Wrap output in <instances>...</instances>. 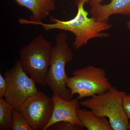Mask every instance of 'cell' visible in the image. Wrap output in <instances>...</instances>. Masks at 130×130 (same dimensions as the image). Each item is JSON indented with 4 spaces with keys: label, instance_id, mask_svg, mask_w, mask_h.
I'll return each mask as SVG.
<instances>
[{
    "label": "cell",
    "instance_id": "6da1fadb",
    "mask_svg": "<svg viewBox=\"0 0 130 130\" xmlns=\"http://www.w3.org/2000/svg\"><path fill=\"white\" fill-rule=\"evenodd\" d=\"M90 0H74L77 8L76 16L70 20L63 21L50 16L52 23L43 22L32 23L31 24L40 25L44 30L59 29L72 32L75 36L73 48L77 50L86 45L91 39L97 38H107L110 35L105 31L112 28L109 21H99L93 17H89L88 12L85 9L84 6L89 3Z\"/></svg>",
    "mask_w": 130,
    "mask_h": 130
},
{
    "label": "cell",
    "instance_id": "7a4b0ae2",
    "mask_svg": "<svg viewBox=\"0 0 130 130\" xmlns=\"http://www.w3.org/2000/svg\"><path fill=\"white\" fill-rule=\"evenodd\" d=\"M125 91L112 87L105 93L81 101L79 105L90 109L97 116L108 118L113 130L129 129V119L123 107Z\"/></svg>",
    "mask_w": 130,
    "mask_h": 130
},
{
    "label": "cell",
    "instance_id": "3957f363",
    "mask_svg": "<svg viewBox=\"0 0 130 130\" xmlns=\"http://www.w3.org/2000/svg\"><path fill=\"white\" fill-rule=\"evenodd\" d=\"M53 47L50 41L39 35L20 50L19 60L23 69L36 83L43 86L47 85Z\"/></svg>",
    "mask_w": 130,
    "mask_h": 130
},
{
    "label": "cell",
    "instance_id": "277c9868",
    "mask_svg": "<svg viewBox=\"0 0 130 130\" xmlns=\"http://www.w3.org/2000/svg\"><path fill=\"white\" fill-rule=\"evenodd\" d=\"M67 39V35L65 32H59L56 35L55 45L52 49V58L46 83L54 95L70 100L72 99L73 96L66 85L68 77L66 66L67 63L72 60L73 56L68 43Z\"/></svg>",
    "mask_w": 130,
    "mask_h": 130
},
{
    "label": "cell",
    "instance_id": "5b68a950",
    "mask_svg": "<svg viewBox=\"0 0 130 130\" xmlns=\"http://www.w3.org/2000/svg\"><path fill=\"white\" fill-rule=\"evenodd\" d=\"M72 75L68 77L66 85L72 96L78 94V100L105 93L113 87L101 68L89 65L75 70Z\"/></svg>",
    "mask_w": 130,
    "mask_h": 130
},
{
    "label": "cell",
    "instance_id": "8992f818",
    "mask_svg": "<svg viewBox=\"0 0 130 130\" xmlns=\"http://www.w3.org/2000/svg\"><path fill=\"white\" fill-rule=\"evenodd\" d=\"M4 77L7 85L5 99L13 109L19 111L26 100L39 92L36 83L27 76L19 60L11 69L6 71Z\"/></svg>",
    "mask_w": 130,
    "mask_h": 130
},
{
    "label": "cell",
    "instance_id": "52a82bcc",
    "mask_svg": "<svg viewBox=\"0 0 130 130\" xmlns=\"http://www.w3.org/2000/svg\"><path fill=\"white\" fill-rule=\"evenodd\" d=\"M53 108L52 97L39 91L26 100L19 111L33 130H45L51 119Z\"/></svg>",
    "mask_w": 130,
    "mask_h": 130
},
{
    "label": "cell",
    "instance_id": "ba28073f",
    "mask_svg": "<svg viewBox=\"0 0 130 130\" xmlns=\"http://www.w3.org/2000/svg\"><path fill=\"white\" fill-rule=\"evenodd\" d=\"M51 97L53 101V110L51 119L45 130L55 123L60 121L83 126L77 115L76 110L79 107V102L77 98L66 100L60 96L54 95Z\"/></svg>",
    "mask_w": 130,
    "mask_h": 130
},
{
    "label": "cell",
    "instance_id": "9c48e42d",
    "mask_svg": "<svg viewBox=\"0 0 130 130\" xmlns=\"http://www.w3.org/2000/svg\"><path fill=\"white\" fill-rule=\"evenodd\" d=\"M19 5L30 11L29 19L21 18L19 20L20 24H31L32 23L42 22L55 9L54 0H14Z\"/></svg>",
    "mask_w": 130,
    "mask_h": 130
},
{
    "label": "cell",
    "instance_id": "30bf717a",
    "mask_svg": "<svg viewBox=\"0 0 130 130\" xmlns=\"http://www.w3.org/2000/svg\"><path fill=\"white\" fill-rule=\"evenodd\" d=\"M90 12L99 21H108L110 16L115 14L130 16V0H111L108 4L91 7Z\"/></svg>",
    "mask_w": 130,
    "mask_h": 130
},
{
    "label": "cell",
    "instance_id": "8fae6325",
    "mask_svg": "<svg viewBox=\"0 0 130 130\" xmlns=\"http://www.w3.org/2000/svg\"><path fill=\"white\" fill-rule=\"evenodd\" d=\"M78 118L84 127L88 130H112L106 118L96 115L91 111L77 108Z\"/></svg>",
    "mask_w": 130,
    "mask_h": 130
},
{
    "label": "cell",
    "instance_id": "7c38bea8",
    "mask_svg": "<svg viewBox=\"0 0 130 130\" xmlns=\"http://www.w3.org/2000/svg\"><path fill=\"white\" fill-rule=\"evenodd\" d=\"M13 108L4 98H0V130L12 129Z\"/></svg>",
    "mask_w": 130,
    "mask_h": 130
},
{
    "label": "cell",
    "instance_id": "4fadbf2b",
    "mask_svg": "<svg viewBox=\"0 0 130 130\" xmlns=\"http://www.w3.org/2000/svg\"><path fill=\"white\" fill-rule=\"evenodd\" d=\"M12 130H33L20 112L13 109L12 120Z\"/></svg>",
    "mask_w": 130,
    "mask_h": 130
},
{
    "label": "cell",
    "instance_id": "5bb4252c",
    "mask_svg": "<svg viewBox=\"0 0 130 130\" xmlns=\"http://www.w3.org/2000/svg\"><path fill=\"white\" fill-rule=\"evenodd\" d=\"M84 127L81 125L74 124L69 122L60 121L52 125L47 130H81Z\"/></svg>",
    "mask_w": 130,
    "mask_h": 130
},
{
    "label": "cell",
    "instance_id": "9a60e30c",
    "mask_svg": "<svg viewBox=\"0 0 130 130\" xmlns=\"http://www.w3.org/2000/svg\"><path fill=\"white\" fill-rule=\"evenodd\" d=\"M123 107L128 119L130 120V94H126L123 98Z\"/></svg>",
    "mask_w": 130,
    "mask_h": 130
},
{
    "label": "cell",
    "instance_id": "2e32d148",
    "mask_svg": "<svg viewBox=\"0 0 130 130\" xmlns=\"http://www.w3.org/2000/svg\"><path fill=\"white\" fill-rule=\"evenodd\" d=\"M7 89L6 81L5 78L0 74V98L5 97Z\"/></svg>",
    "mask_w": 130,
    "mask_h": 130
},
{
    "label": "cell",
    "instance_id": "e0dca14e",
    "mask_svg": "<svg viewBox=\"0 0 130 130\" xmlns=\"http://www.w3.org/2000/svg\"><path fill=\"white\" fill-rule=\"evenodd\" d=\"M102 1L103 0H90L89 4L90 5L91 7H94L101 4Z\"/></svg>",
    "mask_w": 130,
    "mask_h": 130
},
{
    "label": "cell",
    "instance_id": "ac0fdd59",
    "mask_svg": "<svg viewBox=\"0 0 130 130\" xmlns=\"http://www.w3.org/2000/svg\"><path fill=\"white\" fill-rule=\"evenodd\" d=\"M126 26H127V29L130 30V20L128 21L126 23Z\"/></svg>",
    "mask_w": 130,
    "mask_h": 130
},
{
    "label": "cell",
    "instance_id": "d6986e66",
    "mask_svg": "<svg viewBox=\"0 0 130 130\" xmlns=\"http://www.w3.org/2000/svg\"><path fill=\"white\" fill-rule=\"evenodd\" d=\"M129 130H130V124L129 126Z\"/></svg>",
    "mask_w": 130,
    "mask_h": 130
}]
</instances>
